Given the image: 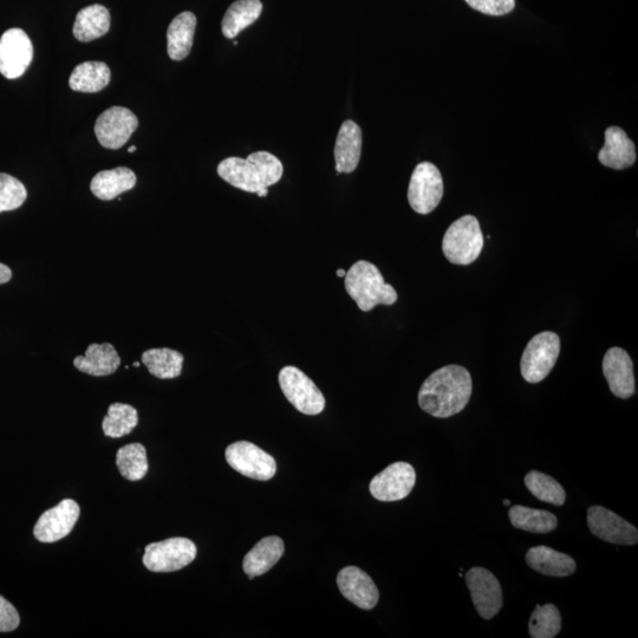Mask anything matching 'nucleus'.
<instances>
[{
    "instance_id": "1",
    "label": "nucleus",
    "mask_w": 638,
    "mask_h": 638,
    "mask_svg": "<svg viewBox=\"0 0 638 638\" xmlns=\"http://www.w3.org/2000/svg\"><path fill=\"white\" fill-rule=\"evenodd\" d=\"M472 390L470 371L452 364L436 370L423 382L419 392V405L423 412L434 418H451L466 408Z\"/></svg>"
},
{
    "instance_id": "2",
    "label": "nucleus",
    "mask_w": 638,
    "mask_h": 638,
    "mask_svg": "<svg viewBox=\"0 0 638 638\" xmlns=\"http://www.w3.org/2000/svg\"><path fill=\"white\" fill-rule=\"evenodd\" d=\"M284 167L277 156L256 152L247 159L229 158L218 166L219 177L244 192L258 193L282 179Z\"/></svg>"
},
{
    "instance_id": "3",
    "label": "nucleus",
    "mask_w": 638,
    "mask_h": 638,
    "mask_svg": "<svg viewBox=\"0 0 638 638\" xmlns=\"http://www.w3.org/2000/svg\"><path fill=\"white\" fill-rule=\"evenodd\" d=\"M344 279L345 290L363 312H369L377 305H393L399 298L393 286L384 281L376 265L367 260H358Z\"/></svg>"
},
{
    "instance_id": "4",
    "label": "nucleus",
    "mask_w": 638,
    "mask_h": 638,
    "mask_svg": "<svg viewBox=\"0 0 638 638\" xmlns=\"http://www.w3.org/2000/svg\"><path fill=\"white\" fill-rule=\"evenodd\" d=\"M484 249V236L479 220L473 216H464L448 227L442 240L445 257L455 265H470L475 262Z\"/></svg>"
},
{
    "instance_id": "5",
    "label": "nucleus",
    "mask_w": 638,
    "mask_h": 638,
    "mask_svg": "<svg viewBox=\"0 0 638 638\" xmlns=\"http://www.w3.org/2000/svg\"><path fill=\"white\" fill-rule=\"evenodd\" d=\"M561 354V338L555 332L544 331L532 338L525 348L520 370L524 380L539 383L546 379L556 366Z\"/></svg>"
},
{
    "instance_id": "6",
    "label": "nucleus",
    "mask_w": 638,
    "mask_h": 638,
    "mask_svg": "<svg viewBox=\"0 0 638 638\" xmlns=\"http://www.w3.org/2000/svg\"><path fill=\"white\" fill-rule=\"evenodd\" d=\"M279 386L286 399L304 415L321 414L325 408V397L315 382L301 369L288 366L279 371Z\"/></svg>"
},
{
    "instance_id": "7",
    "label": "nucleus",
    "mask_w": 638,
    "mask_h": 638,
    "mask_svg": "<svg viewBox=\"0 0 638 638\" xmlns=\"http://www.w3.org/2000/svg\"><path fill=\"white\" fill-rule=\"evenodd\" d=\"M197 546L191 539L169 538L146 546L143 565L152 572H174L186 568L197 558Z\"/></svg>"
},
{
    "instance_id": "8",
    "label": "nucleus",
    "mask_w": 638,
    "mask_h": 638,
    "mask_svg": "<svg viewBox=\"0 0 638 638\" xmlns=\"http://www.w3.org/2000/svg\"><path fill=\"white\" fill-rule=\"evenodd\" d=\"M444 197V180L439 168L431 162H421L410 178L408 201L416 213H432Z\"/></svg>"
},
{
    "instance_id": "9",
    "label": "nucleus",
    "mask_w": 638,
    "mask_h": 638,
    "mask_svg": "<svg viewBox=\"0 0 638 638\" xmlns=\"http://www.w3.org/2000/svg\"><path fill=\"white\" fill-rule=\"evenodd\" d=\"M227 464L234 471L253 480L268 481L277 473L276 460L249 441H238L227 447L225 452Z\"/></svg>"
},
{
    "instance_id": "10",
    "label": "nucleus",
    "mask_w": 638,
    "mask_h": 638,
    "mask_svg": "<svg viewBox=\"0 0 638 638\" xmlns=\"http://www.w3.org/2000/svg\"><path fill=\"white\" fill-rule=\"evenodd\" d=\"M415 483L414 467L407 462H395L371 480L369 490L376 500L392 503L407 498Z\"/></svg>"
},
{
    "instance_id": "11",
    "label": "nucleus",
    "mask_w": 638,
    "mask_h": 638,
    "mask_svg": "<svg viewBox=\"0 0 638 638\" xmlns=\"http://www.w3.org/2000/svg\"><path fill=\"white\" fill-rule=\"evenodd\" d=\"M34 58L31 39L22 29L5 31L0 38V74L9 80L24 75Z\"/></svg>"
},
{
    "instance_id": "12",
    "label": "nucleus",
    "mask_w": 638,
    "mask_h": 638,
    "mask_svg": "<svg viewBox=\"0 0 638 638\" xmlns=\"http://www.w3.org/2000/svg\"><path fill=\"white\" fill-rule=\"evenodd\" d=\"M475 609L485 620H492L503 608V589L496 576L484 568H473L466 574Z\"/></svg>"
},
{
    "instance_id": "13",
    "label": "nucleus",
    "mask_w": 638,
    "mask_h": 638,
    "mask_svg": "<svg viewBox=\"0 0 638 638\" xmlns=\"http://www.w3.org/2000/svg\"><path fill=\"white\" fill-rule=\"evenodd\" d=\"M138 127L139 120L133 112L123 107H112L97 119L95 134L102 147L120 149Z\"/></svg>"
},
{
    "instance_id": "14",
    "label": "nucleus",
    "mask_w": 638,
    "mask_h": 638,
    "mask_svg": "<svg viewBox=\"0 0 638 638\" xmlns=\"http://www.w3.org/2000/svg\"><path fill=\"white\" fill-rule=\"evenodd\" d=\"M80 505L73 499H64L52 509L45 511L34 527V535L39 542L55 543L70 535L78 517Z\"/></svg>"
},
{
    "instance_id": "15",
    "label": "nucleus",
    "mask_w": 638,
    "mask_h": 638,
    "mask_svg": "<svg viewBox=\"0 0 638 638\" xmlns=\"http://www.w3.org/2000/svg\"><path fill=\"white\" fill-rule=\"evenodd\" d=\"M588 526L592 535L616 545H636L638 531L616 513L602 506H592L588 511Z\"/></svg>"
},
{
    "instance_id": "16",
    "label": "nucleus",
    "mask_w": 638,
    "mask_h": 638,
    "mask_svg": "<svg viewBox=\"0 0 638 638\" xmlns=\"http://www.w3.org/2000/svg\"><path fill=\"white\" fill-rule=\"evenodd\" d=\"M338 589L347 600L363 610L374 609L380 592L373 579L357 566H347L337 575Z\"/></svg>"
},
{
    "instance_id": "17",
    "label": "nucleus",
    "mask_w": 638,
    "mask_h": 638,
    "mask_svg": "<svg viewBox=\"0 0 638 638\" xmlns=\"http://www.w3.org/2000/svg\"><path fill=\"white\" fill-rule=\"evenodd\" d=\"M603 374L611 393L627 400L635 394L634 364L626 350L611 348L603 358Z\"/></svg>"
},
{
    "instance_id": "18",
    "label": "nucleus",
    "mask_w": 638,
    "mask_h": 638,
    "mask_svg": "<svg viewBox=\"0 0 638 638\" xmlns=\"http://www.w3.org/2000/svg\"><path fill=\"white\" fill-rule=\"evenodd\" d=\"M605 143L598 160L605 167L623 171L634 166L637 155L635 143L628 138V134L620 127H609L605 130Z\"/></svg>"
},
{
    "instance_id": "19",
    "label": "nucleus",
    "mask_w": 638,
    "mask_h": 638,
    "mask_svg": "<svg viewBox=\"0 0 638 638\" xmlns=\"http://www.w3.org/2000/svg\"><path fill=\"white\" fill-rule=\"evenodd\" d=\"M362 130L356 122L345 121L338 132L335 146L337 173H353L360 164Z\"/></svg>"
},
{
    "instance_id": "20",
    "label": "nucleus",
    "mask_w": 638,
    "mask_h": 638,
    "mask_svg": "<svg viewBox=\"0 0 638 638\" xmlns=\"http://www.w3.org/2000/svg\"><path fill=\"white\" fill-rule=\"evenodd\" d=\"M285 546L282 538L265 537L244 557L243 569L250 579L269 572L284 555Z\"/></svg>"
},
{
    "instance_id": "21",
    "label": "nucleus",
    "mask_w": 638,
    "mask_h": 638,
    "mask_svg": "<svg viewBox=\"0 0 638 638\" xmlns=\"http://www.w3.org/2000/svg\"><path fill=\"white\" fill-rule=\"evenodd\" d=\"M526 563L539 574L551 577H568L577 568L574 558L543 545L527 551Z\"/></svg>"
},
{
    "instance_id": "22",
    "label": "nucleus",
    "mask_w": 638,
    "mask_h": 638,
    "mask_svg": "<svg viewBox=\"0 0 638 638\" xmlns=\"http://www.w3.org/2000/svg\"><path fill=\"white\" fill-rule=\"evenodd\" d=\"M121 364V357L117 354L113 344H90L86 355L77 356L74 366L81 373L91 376H108L115 373Z\"/></svg>"
},
{
    "instance_id": "23",
    "label": "nucleus",
    "mask_w": 638,
    "mask_h": 638,
    "mask_svg": "<svg viewBox=\"0 0 638 638\" xmlns=\"http://www.w3.org/2000/svg\"><path fill=\"white\" fill-rule=\"evenodd\" d=\"M197 17L190 11L175 17L167 30V51L173 61H182L190 55L193 47Z\"/></svg>"
},
{
    "instance_id": "24",
    "label": "nucleus",
    "mask_w": 638,
    "mask_h": 638,
    "mask_svg": "<svg viewBox=\"0 0 638 638\" xmlns=\"http://www.w3.org/2000/svg\"><path fill=\"white\" fill-rule=\"evenodd\" d=\"M135 185L136 175L132 169L119 167L97 173L91 181L90 190L96 198L109 201L133 190Z\"/></svg>"
},
{
    "instance_id": "25",
    "label": "nucleus",
    "mask_w": 638,
    "mask_h": 638,
    "mask_svg": "<svg viewBox=\"0 0 638 638\" xmlns=\"http://www.w3.org/2000/svg\"><path fill=\"white\" fill-rule=\"evenodd\" d=\"M110 13L106 6L95 4L77 13L74 36L77 41L87 43L108 34Z\"/></svg>"
},
{
    "instance_id": "26",
    "label": "nucleus",
    "mask_w": 638,
    "mask_h": 638,
    "mask_svg": "<svg viewBox=\"0 0 638 638\" xmlns=\"http://www.w3.org/2000/svg\"><path fill=\"white\" fill-rule=\"evenodd\" d=\"M141 358L149 373L161 380L177 379L182 373L185 361L184 355L169 348L149 349Z\"/></svg>"
},
{
    "instance_id": "27",
    "label": "nucleus",
    "mask_w": 638,
    "mask_h": 638,
    "mask_svg": "<svg viewBox=\"0 0 638 638\" xmlns=\"http://www.w3.org/2000/svg\"><path fill=\"white\" fill-rule=\"evenodd\" d=\"M263 4L260 0H237L226 11L221 24L226 38H236L240 32L249 28L262 15Z\"/></svg>"
},
{
    "instance_id": "28",
    "label": "nucleus",
    "mask_w": 638,
    "mask_h": 638,
    "mask_svg": "<svg viewBox=\"0 0 638 638\" xmlns=\"http://www.w3.org/2000/svg\"><path fill=\"white\" fill-rule=\"evenodd\" d=\"M110 69L103 62H84L74 69L69 78L71 90L80 93H99L110 82Z\"/></svg>"
},
{
    "instance_id": "29",
    "label": "nucleus",
    "mask_w": 638,
    "mask_h": 638,
    "mask_svg": "<svg viewBox=\"0 0 638 638\" xmlns=\"http://www.w3.org/2000/svg\"><path fill=\"white\" fill-rule=\"evenodd\" d=\"M509 517L516 529L532 533H549L557 529L558 519L555 514L544 510L531 509L526 506H512Z\"/></svg>"
},
{
    "instance_id": "30",
    "label": "nucleus",
    "mask_w": 638,
    "mask_h": 638,
    "mask_svg": "<svg viewBox=\"0 0 638 638\" xmlns=\"http://www.w3.org/2000/svg\"><path fill=\"white\" fill-rule=\"evenodd\" d=\"M138 423V410L125 403H113L102 421V428L104 435L117 439L132 433Z\"/></svg>"
},
{
    "instance_id": "31",
    "label": "nucleus",
    "mask_w": 638,
    "mask_h": 638,
    "mask_svg": "<svg viewBox=\"0 0 638 638\" xmlns=\"http://www.w3.org/2000/svg\"><path fill=\"white\" fill-rule=\"evenodd\" d=\"M116 466L122 477L129 481L145 478L149 468L145 446L130 444L121 447L116 454Z\"/></svg>"
},
{
    "instance_id": "32",
    "label": "nucleus",
    "mask_w": 638,
    "mask_h": 638,
    "mask_svg": "<svg viewBox=\"0 0 638 638\" xmlns=\"http://www.w3.org/2000/svg\"><path fill=\"white\" fill-rule=\"evenodd\" d=\"M525 485L533 496L555 506H562L566 500L564 488L557 480L542 472L531 471L526 474Z\"/></svg>"
},
{
    "instance_id": "33",
    "label": "nucleus",
    "mask_w": 638,
    "mask_h": 638,
    "mask_svg": "<svg viewBox=\"0 0 638 638\" xmlns=\"http://www.w3.org/2000/svg\"><path fill=\"white\" fill-rule=\"evenodd\" d=\"M562 616L556 605H537L529 622L532 638H553L561 633Z\"/></svg>"
},
{
    "instance_id": "34",
    "label": "nucleus",
    "mask_w": 638,
    "mask_h": 638,
    "mask_svg": "<svg viewBox=\"0 0 638 638\" xmlns=\"http://www.w3.org/2000/svg\"><path fill=\"white\" fill-rule=\"evenodd\" d=\"M28 192L25 186L9 174L0 173V213L15 211L21 207Z\"/></svg>"
},
{
    "instance_id": "35",
    "label": "nucleus",
    "mask_w": 638,
    "mask_h": 638,
    "mask_svg": "<svg viewBox=\"0 0 638 638\" xmlns=\"http://www.w3.org/2000/svg\"><path fill=\"white\" fill-rule=\"evenodd\" d=\"M468 6L487 16L509 15L516 8V0H465Z\"/></svg>"
},
{
    "instance_id": "36",
    "label": "nucleus",
    "mask_w": 638,
    "mask_h": 638,
    "mask_svg": "<svg viewBox=\"0 0 638 638\" xmlns=\"http://www.w3.org/2000/svg\"><path fill=\"white\" fill-rule=\"evenodd\" d=\"M21 622L18 611L3 596H0V633L16 630Z\"/></svg>"
},
{
    "instance_id": "37",
    "label": "nucleus",
    "mask_w": 638,
    "mask_h": 638,
    "mask_svg": "<svg viewBox=\"0 0 638 638\" xmlns=\"http://www.w3.org/2000/svg\"><path fill=\"white\" fill-rule=\"evenodd\" d=\"M12 271L9 266L0 263V285L10 282Z\"/></svg>"
},
{
    "instance_id": "38",
    "label": "nucleus",
    "mask_w": 638,
    "mask_h": 638,
    "mask_svg": "<svg viewBox=\"0 0 638 638\" xmlns=\"http://www.w3.org/2000/svg\"><path fill=\"white\" fill-rule=\"evenodd\" d=\"M268 193H269L268 188H266V190L259 191L257 194H258V197L265 198L266 195H268Z\"/></svg>"
},
{
    "instance_id": "39",
    "label": "nucleus",
    "mask_w": 638,
    "mask_h": 638,
    "mask_svg": "<svg viewBox=\"0 0 638 638\" xmlns=\"http://www.w3.org/2000/svg\"><path fill=\"white\" fill-rule=\"evenodd\" d=\"M336 275L337 277L344 278L345 275H347V272H345L343 269H340V270H337Z\"/></svg>"
},
{
    "instance_id": "40",
    "label": "nucleus",
    "mask_w": 638,
    "mask_h": 638,
    "mask_svg": "<svg viewBox=\"0 0 638 638\" xmlns=\"http://www.w3.org/2000/svg\"><path fill=\"white\" fill-rule=\"evenodd\" d=\"M136 149H138V147L132 146L128 148V153H134L136 152Z\"/></svg>"
},
{
    "instance_id": "41",
    "label": "nucleus",
    "mask_w": 638,
    "mask_h": 638,
    "mask_svg": "<svg viewBox=\"0 0 638 638\" xmlns=\"http://www.w3.org/2000/svg\"><path fill=\"white\" fill-rule=\"evenodd\" d=\"M504 505H505V506H510V505H511V501H510V500L505 499V500H504Z\"/></svg>"
},
{
    "instance_id": "42",
    "label": "nucleus",
    "mask_w": 638,
    "mask_h": 638,
    "mask_svg": "<svg viewBox=\"0 0 638 638\" xmlns=\"http://www.w3.org/2000/svg\"><path fill=\"white\" fill-rule=\"evenodd\" d=\"M134 367L139 368L140 367V363L139 362H135L134 363Z\"/></svg>"
}]
</instances>
